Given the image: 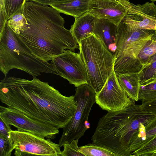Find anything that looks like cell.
Here are the masks:
<instances>
[{"label": "cell", "mask_w": 156, "mask_h": 156, "mask_svg": "<svg viewBox=\"0 0 156 156\" xmlns=\"http://www.w3.org/2000/svg\"><path fill=\"white\" fill-rule=\"evenodd\" d=\"M145 85L147 86L151 84L156 83V75L144 81Z\"/></svg>", "instance_id": "cell-30"}, {"label": "cell", "mask_w": 156, "mask_h": 156, "mask_svg": "<svg viewBox=\"0 0 156 156\" xmlns=\"http://www.w3.org/2000/svg\"><path fill=\"white\" fill-rule=\"evenodd\" d=\"M95 102L103 110L113 112L122 110L133 101L120 85L114 70L101 90L96 94Z\"/></svg>", "instance_id": "cell-11"}, {"label": "cell", "mask_w": 156, "mask_h": 156, "mask_svg": "<svg viewBox=\"0 0 156 156\" xmlns=\"http://www.w3.org/2000/svg\"><path fill=\"white\" fill-rule=\"evenodd\" d=\"M143 109L156 115V99L142 103Z\"/></svg>", "instance_id": "cell-26"}, {"label": "cell", "mask_w": 156, "mask_h": 156, "mask_svg": "<svg viewBox=\"0 0 156 156\" xmlns=\"http://www.w3.org/2000/svg\"><path fill=\"white\" fill-rule=\"evenodd\" d=\"M0 100L7 107L58 129L70 121L76 108L74 95L67 97L47 82L5 76L0 83Z\"/></svg>", "instance_id": "cell-1"}, {"label": "cell", "mask_w": 156, "mask_h": 156, "mask_svg": "<svg viewBox=\"0 0 156 156\" xmlns=\"http://www.w3.org/2000/svg\"><path fill=\"white\" fill-rule=\"evenodd\" d=\"M97 19L88 11L75 18L70 30L78 44L81 40L93 34Z\"/></svg>", "instance_id": "cell-15"}, {"label": "cell", "mask_w": 156, "mask_h": 156, "mask_svg": "<svg viewBox=\"0 0 156 156\" xmlns=\"http://www.w3.org/2000/svg\"><path fill=\"white\" fill-rule=\"evenodd\" d=\"M152 67L156 75V60H155L152 64Z\"/></svg>", "instance_id": "cell-31"}, {"label": "cell", "mask_w": 156, "mask_h": 156, "mask_svg": "<svg viewBox=\"0 0 156 156\" xmlns=\"http://www.w3.org/2000/svg\"><path fill=\"white\" fill-rule=\"evenodd\" d=\"M156 156V150L154 151L153 154H152V156Z\"/></svg>", "instance_id": "cell-33"}, {"label": "cell", "mask_w": 156, "mask_h": 156, "mask_svg": "<svg viewBox=\"0 0 156 156\" xmlns=\"http://www.w3.org/2000/svg\"><path fill=\"white\" fill-rule=\"evenodd\" d=\"M87 75V84L96 94L102 89L113 70L114 56L94 34L78 44Z\"/></svg>", "instance_id": "cell-5"}, {"label": "cell", "mask_w": 156, "mask_h": 156, "mask_svg": "<svg viewBox=\"0 0 156 156\" xmlns=\"http://www.w3.org/2000/svg\"><path fill=\"white\" fill-rule=\"evenodd\" d=\"M7 22L8 25L17 34L20 31L23 30L28 24L24 14L23 10L15 13L7 20Z\"/></svg>", "instance_id": "cell-21"}, {"label": "cell", "mask_w": 156, "mask_h": 156, "mask_svg": "<svg viewBox=\"0 0 156 156\" xmlns=\"http://www.w3.org/2000/svg\"><path fill=\"white\" fill-rule=\"evenodd\" d=\"M151 85L152 87V88L155 90H156V83H154V84H151Z\"/></svg>", "instance_id": "cell-32"}, {"label": "cell", "mask_w": 156, "mask_h": 156, "mask_svg": "<svg viewBox=\"0 0 156 156\" xmlns=\"http://www.w3.org/2000/svg\"><path fill=\"white\" fill-rule=\"evenodd\" d=\"M51 62L59 76L75 87L87 83L86 69L80 53L70 50H65L53 58Z\"/></svg>", "instance_id": "cell-10"}, {"label": "cell", "mask_w": 156, "mask_h": 156, "mask_svg": "<svg viewBox=\"0 0 156 156\" xmlns=\"http://www.w3.org/2000/svg\"><path fill=\"white\" fill-rule=\"evenodd\" d=\"M156 150V137L144 146L132 152L133 156H152Z\"/></svg>", "instance_id": "cell-22"}, {"label": "cell", "mask_w": 156, "mask_h": 156, "mask_svg": "<svg viewBox=\"0 0 156 156\" xmlns=\"http://www.w3.org/2000/svg\"><path fill=\"white\" fill-rule=\"evenodd\" d=\"M0 33L2 30L7 20L3 9L0 8Z\"/></svg>", "instance_id": "cell-29"}, {"label": "cell", "mask_w": 156, "mask_h": 156, "mask_svg": "<svg viewBox=\"0 0 156 156\" xmlns=\"http://www.w3.org/2000/svg\"><path fill=\"white\" fill-rule=\"evenodd\" d=\"M79 139H74L70 143L65 144L61 156H85L80 151L78 146Z\"/></svg>", "instance_id": "cell-23"}, {"label": "cell", "mask_w": 156, "mask_h": 156, "mask_svg": "<svg viewBox=\"0 0 156 156\" xmlns=\"http://www.w3.org/2000/svg\"><path fill=\"white\" fill-rule=\"evenodd\" d=\"M134 73H130L117 75L119 82L128 97L135 101H139L140 88L139 78Z\"/></svg>", "instance_id": "cell-17"}, {"label": "cell", "mask_w": 156, "mask_h": 156, "mask_svg": "<svg viewBox=\"0 0 156 156\" xmlns=\"http://www.w3.org/2000/svg\"><path fill=\"white\" fill-rule=\"evenodd\" d=\"M155 32H156V29L155 30Z\"/></svg>", "instance_id": "cell-35"}, {"label": "cell", "mask_w": 156, "mask_h": 156, "mask_svg": "<svg viewBox=\"0 0 156 156\" xmlns=\"http://www.w3.org/2000/svg\"><path fill=\"white\" fill-rule=\"evenodd\" d=\"M75 91L74 97L76 108L71 120L63 128L59 140L60 147L73 140L79 139L90 128L88 119L92 107L95 102L96 93L87 83L78 87Z\"/></svg>", "instance_id": "cell-6"}, {"label": "cell", "mask_w": 156, "mask_h": 156, "mask_svg": "<svg viewBox=\"0 0 156 156\" xmlns=\"http://www.w3.org/2000/svg\"><path fill=\"white\" fill-rule=\"evenodd\" d=\"M131 3L128 0H90L88 11L97 18L107 19L118 25Z\"/></svg>", "instance_id": "cell-12"}, {"label": "cell", "mask_w": 156, "mask_h": 156, "mask_svg": "<svg viewBox=\"0 0 156 156\" xmlns=\"http://www.w3.org/2000/svg\"><path fill=\"white\" fill-rule=\"evenodd\" d=\"M151 1L153 2H154L155 1H156V0H151Z\"/></svg>", "instance_id": "cell-34"}, {"label": "cell", "mask_w": 156, "mask_h": 156, "mask_svg": "<svg viewBox=\"0 0 156 156\" xmlns=\"http://www.w3.org/2000/svg\"><path fill=\"white\" fill-rule=\"evenodd\" d=\"M23 12L28 24L17 34L37 58L48 62L65 50L79 48L70 30L64 27V19L56 9L27 1Z\"/></svg>", "instance_id": "cell-2"}, {"label": "cell", "mask_w": 156, "mask_h": 156, "mask_svg": "<svg viewBox=\"0 0 156 156\" xmlns=\"http://www.w3.org/2000/svg\"><path fill=\"white\" fill-rule=\"evenodd\" d=\"M90 0H74L66 3L53 4L50 6L60 13L77 18L88 11Z\"/></svg>", "instance_id": "cell-16"}, {"label": "cell", "mask_w": 156, "mask_h": 156, "mask_svg": "<svg viewBox=\"0 0 156 156\" xmlns=\"http://www.w3.org/2000/svg\"><path fill=\"white\" fill-rule=\"evenodd\" d=\"M73 0H26V1H31L42 5L50 6L53 4L66 3Z\"/></svg>", "instance_id": "cell-28"}, {"label": "cell", "mask_w": 156, "mask_h": 156, "mask_svg": "<svg viewBox=\"0 0 156 156\" xmlns=\"http://www.w3.org/2000/svg\"><path fill=\"white\" fill-rule=\"evenodd\" d=\"M117 27L107 19L97 18L93 32L114 56L117 50Z\"/></svg>", "instance_id": "cell-14"}, {"label": "cell", "mask_w": 156, "mask_h": 156, "mask_svg": "<svg viewBox=\"0 0 156 156\" xmlns=\"http://www.w3.org/2000/svg\"><path fill=\"white\" fill-rule=\"evenodd\" d=\"M79 148L85 156H118L109 149L93 143L80 147Z\"/></svg>", "instance_id": "cell-18"}, {"label": "cell", "mask_w": 156, "mask_h": 156, "mask_svg": "<svg viewBox=\"0 0 156 156\" xmlns=\"http://www.w3.org/2000/svg\"><path fill=\"white\" fill-rule=\"evenodd\" d=\"M11 130L10 125L6 124L0 118V135L12 139L10 134Z\"/></svg>", "instance_id": "cell-27"}, {"label": "cell", "mask_w": 156, "mask_h": 156, "mask_svg": "<svg viewBox=\"0 0 156 156\" xmlns=\"http://www.w3.org/2000/svg\"><path fill=\"white\" fill-rule=\"evenodd\" d=\"M154 30L135 29L122 20L118 25L117 50L114 55L134 63L139 55L152 39Z\"/></svg>", "instance_id": "cell-7"}, {"label": "cell", "mask_w": 156, "mask_h": 156, "mask_svg": "<svg viewBox=\"0 0 156 156\" xmlns=\"http://www.w3.org/2000/svg\"><path fill=\"white\" fill-rule=\"evenodd\" d=\"M135 101L117 111L108 112L100 119L92 136V143L105 147L118 156H133L130 147L138 136L140 124L145 125L156 115L144 111Z\"/></svg>", "instance_id": "cell-3"}, {"label": "cell", "mask_w": 156, "mask_h": 156, "mask_svg": "<svg viewBox=\"0 0 156 156\" xmlns=\"http://www.w3.org/2000/svg\"><path fill=\"white\" fill-rule=\"evenodd\" d=\"M0 118L6 124L12 125L17 130L28 132L46 139H53L59 129L34 119L15 108L0 106Z\"/></svg>", "instance_id": "cell-9"}, {"label": "cell", "mask_w": 156, "mask_h": 156, "mask_svg": "<svg viewBox=\"0 0 156 156\" xmlns=\"http://www.w3.org/2000/svg\"><path fill=\"white\" fill-rule=\"evenodd\" d=\"M146 136L142 140L132 144L130 151L133 152L156 137V116L145 126Z\"/></svg>", "instance_id": "cell-20"}, {"label": "cell", "mask_w": 156, "mask_h": 156, "mask_svg": "<svg viewBox=\"0 0 156 156\" xmlns=\"http://www.w3.org/2000/svg\"><path fill=\"white\" fill-rule=\"evenodd\" d=\"M14 149L12 139L0 135V156H10Z\"/></svg>", "instance_id": "cell-24"}, {"label": "cell", "mask_w": 156, "mask_h": 156, "mask_svg": "<svg viewBox=\"0 0 156 156\" xmlns=\"http://www.w3.org/2000/svg\"><path fill=\"white\" fill-rule=\"evenodd\" d=\"M156 54V40L149 41L142 50L139 55L140 59L149 58Z\"/></svg>", "instance_id": "cell-25"}, {"label": "cell", "mask_w": 156, "mask_h": 156, "mask_svg": "<svg viewBox=\"0 0 156 156\" xmlns=\"http://www.w3.org/2000/svg\"><path fill=\"white\" fill-rule=\"evenodd\" d=\"M14 69L25 71L33 77L41 73L59 75L51 62L44 61L32 54L6 21L0 33V70L6 76Z\"/></svg>", "instance_id": "cell-4"}, {"label": "cell", "mask_w": 156, "mask_h": 156, "mask_svg": "<svg viewBox=\"0 0 156 156\" xmlns=\"http://www.w3.org/2000/svg\"><path fill=\"white\" fill-rule=\"evenodd\" d=\"M122 20L136 29L155 30L156 5L153 2L137 5L132 3L127 14Z\"/></svg>", "instance_id": "cell-13"}, {"label": "cell", "mask_w": 156, "mask_h": 156, "mask_svg": "<svg viewBox=\"0 0 156 156\" xmlns=\"http://www.w3.org/2000/svg\"><path fill=\"white\" fill-rule=\"evenodd\" d=\"M10 134L15 156H61L58 144L31 133L11 130Z\"/></svg>", "instance_id": "cell-8"}, {"label": "cell", "mask_w": 156, "mask_h": 156, "mask_svg": "<svg viewBox=\"0 0 156 156\" xmlns=\"http://www.w3.org/2000/svg\"><path fill=\"white\" fill-rule=\"evenodd\" d=\"M26 0H0V8L4 11L7 20L18 11L23 10Z\"/></svg>", "instance_id": "cell-19"}]
</instances>
